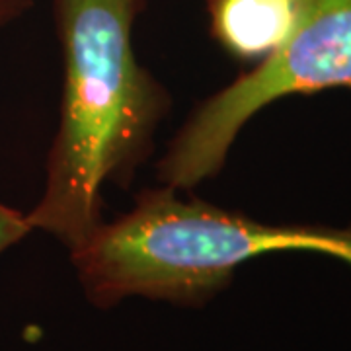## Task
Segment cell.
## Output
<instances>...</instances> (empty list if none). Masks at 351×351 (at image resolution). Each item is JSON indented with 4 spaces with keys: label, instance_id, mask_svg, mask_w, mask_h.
<instances>
[{
    "label": "cell",
    "instance_id": "3957f363",
    "mask_svg": "<svg viewBox=\"0 0 351 351\" xmlns=\"http://www.w3.org/2000/svg\"><path fill=\"white\" fill-rule=\"evenodd\" d=\"M334 88L351 90V0H295L279 49L201 101L170 141L158 180L178 191L195 188L221 172L240 131L265 106Z\"/></svg>",
    "mask_w": 351,
    "mask_h": 351
},
{
    "label": "cell",
    "instance_id": "7a4b0ae2",
    "mask_svg": "<svg viewBox=\"0 0 351 351\" xmlns=\"http://www.w3.org/2000/svg\"><path fill=\"white\" fill-rule=\"evenodd\" d=\"M178 189H147L135 207L101 223L71 260L86 297L113 306L129 297L176 304L205 302L242 263L274 252H314L351 265V225H271Z\"/></svg>",
    "mask_w": 351,
    "mask_h": 351
},
{
    "label": "cell",
    "instance_id": "5b68a950",
    "mask_svg": "<svg viewBox=\"0 0 351 351\" xmlns=\"http://www.w3.org/2000/svg\"><path fill=\"white\" fill-rule=\"evenodd\" d=\"M29 232H34V228L27 215L0 201V256L22 242Z\"/></svg>",
    "mask_w": 351,
    "mask_h": 351
},
{
    "label": "cell",
    "instance_id": "277c9868",
    "mask_svg": "<svg viewBox=\"0 0 351 351\" xmlns=\"http://www.w3.org/2000/svg\"><path fill=\"white\" fill-rule=\"evenodd\" d=\"M213 39L242 63H262L289 36L295 0H205Z\"/></svg>",
    "mask_w": 351,
    "mask_h": 351
},
{
    "label": "cell",
    "instance_id": "8992f818",
    "mask_svg": "<svg viewBox=\"0 0 351 351\" xmlns=\"http://www.w3.org/2000/svg\"><path fill=\"white\" fill-rule=\"evenodd\" d=\"M34 0H0V29L22 20L32 10Z\"/></svg>",
    "mask_w": 351,
    "mask_h": 351
},
{
    "label": "cell",
    "instance_id": "6da1fadb",
    "mask_svg": "<svg viewBox=\"0 0 351 351\" xmlns=\"http://www.w3.org/2000/svg\"><path fill=\"white\" fill-rule=\"evenodd\" d=\"M145 0H53L63 51L59 129L27 221L69 252L104 223L106 184H131L151 156L170 94L138 63L135 22Z\"/></svg>",
    "mask_w": 351,
    "mask_h": 351
}]
</instances>
